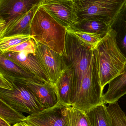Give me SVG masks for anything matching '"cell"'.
Here are the masks:
<instances>
[{
    "instance_id": "obj_1",
    "label": "cell",
    "mask_w": 126,
    "mask_h": 126,
    "mask_svg": "<svg viewBox=\"0 0 126 126\" xmlns=\"http://www.w3.org/2000/svg\"><path fill=\"white\" fill-rule=\"evenodd\" d=\"M61 55L65 66L72 72L70 105L87 112L104 103L96 47L67 30L65 48Z\"/></svg>"
},
{
    "instance_id": "obj_2",
    "label": "cell",
    "mask_w": 126,
    "mask_h": 126,
    "mask_svg": "<svg viewBox=\"0 0 126 126\" xmlns=\"http://www.w3.org/2000/svg\"><path fill=\"white\" fill-rule=\"evenodd\" d=\"M66 33L67 29L40 6L32 21L30 31L36 42L61 55L65 48Z\"/></svg>"
},
{
    "instance_id": "obj_3",
    "label": "cell",
    "mask_w": 126,
    "mask_h": 126,
    "mask_svg": "<svg viewBox=\"0 0 126 126\" xmlns=\"http://www.w3.org/2000/svg\"><path fill=\"white\" fill-rule=\"evenodd\" d=\"M116 32L111 28L96 47L98 57L101 87L105 86L124 70L126 58L116 41Z\"/></svg>"
},
{
    "instance_id": "obj_4",
    "label": "cell",
    "mask_w": 126,
    "mask_h": 126,
    "mask_svg": "<svg viewBox=\"0 0 126 126\" xmlns=\"http://www.w3.org/2000/svg\"><path fill=\"white\" fill-rule=\"evenodd\" d=\"M78 21L94 19L111 25L126 0H72Z\"/></svg>"
},
{
    "instance_id": "obj_5",
    "label": "cell",
    "mask_w": 126,
    "mask_h": 126,
    "mask_svg": "<svg viewBox=\"0 0 126 126\" xmlns=\"http://www.w3.org/2000/svg\"><path fill=\"white\" fill-rule=\"evenodd\" d=\"M12 90L0 89V100L20 113L31 114L44 109L34 94L23 85L13 81Z\"/></svg>"
},
{
    "instance_id": "obj_6",
    "label": "cell",
    "mask_w": 126,
    "mask_h": 126,
    "mask_svg": "<svg viewBox=\"0 0 126 126\" xmlns=\"http://www.w3.org/2000/svg\"><path fill=\"white\" fill-rule=\"evenodd\" d=\"M44 0H0V37L16 20Z\"/></svg>"
},
{
    "instance_id": "obj_7",
    "label": "cell",
    "mask_w": 126,
    "mask_h": 126,
    "mask_svg": "<svg viewBox=\"0 0 126 126\" xmlns=\"http://www.w3.org/2000/svg\"><path fill=\"white\" fill-rule=\"evenodd\" d=\"M68 105L58 102L53 107L30 114L23 122L31 126H69Z\"/></svg>"
},
{
    "instance_id": "obj_8",
    "label": "cell",
    "mask_w": 126,
    "mask_h": 126,
    "mask_svg": "<svg viewBox=\"0 0 126 126\" xmlns=\"http://www.w3.org/2000/svg\"><path fill=\"white\" fill-rule=\"evenodd\" d=\"M35 56L51 83L55 87L57 81L65 69L62 55L46 46L37 43Z\"/></svg>"
},
{
    "instance_id": "obj_9",
    "label": "cell",
    "mask_w": 126,
    "mask_h": 126,
    "mask_svg": "<svg viewBox=\"0 0 126 126\" xmlns=\"http://www.w3.org/2000/svg\"><path fill=\"white\" fill-rule=\"evenodd\" d=\"M14 81L29 89L34 94L43 108H51L58 102L56 88L38 80L35 77L28 78L15 79Z\"/></svg>"
},
{
    "instance_id": "obj_10",
    "label": "cell",
    "mask_w": 126,
    "mask_h": 126,
    "mask_svg": "<svg viewBox=\"0 0 126 126\" xmlns=\"http://www.w3.org/2000/svg\"><path fill=\"white\" fill-rule=\"evenodd\" d=\"M41 6L67 29H72L78 22L72 0L54 1Z\"/></svg>"
},
{
    "instance_id": "obj_11",
    "label": "cell",
    "mask_w": 126,
    "mask_h": 126,
    "mask_svg": "<svg viewBox=\"0 0 126 126\" xmlns=\"http://www.w3.org/2000/svg\"><path fill=\"white\" fill-rule=\"evenodd\" d=\"M3 54L38 80L55 87L51 83L35 55L23 52H5Z\"/></svg>"
},
{
    "instance_id": "obj_12",
    "label": "cell",
    "mask_w": 126,
    "mask_h": 126,
    "mask_svg": "<svg viewBox=\"0 0 126 126\" xmlns=\"http://www.w3.org/2000/svg\"><path fill=\"white\" fill-rule=\"evenodd\" d=\"M108 88L103 94L104 103H112L126 94V65L124 71L108 83Z\"/></svg>"
},
{
    "instance_id": "obj_13",
    "label": "cell",
    "mask_w": 126,
    "mask_h": 126,
    "mask_svg": "<svg viewBox=\"0 0 126 126\" xmlns=\"http://www.w3.org/2000/svg\"><path fill=\"white\" fill-rule=\"evenodd\" d=\"M41 5L34 7L30 11L13 22L4 32L0 38L17 34H30L32 21Z\"/></svg>"
},
{
    "instance_id": "obj_14",
    "label": "cell",
    "mask_w": 126,
    "mask_h": 126,
    "mask_svg": "<svg viewBox=\"0 0 126 126\" xmlns=\"http://www.w3.org/2000/svg\"><path fill=\"white\" fill-rule=\"evenodd\" d=\"M65 69L55 84L58 102L70 105L72 88V72L65 66Z\"/></svg>"
},
{
    "instance_id": "obj_15",
    "label": "cell",
    "mask_w": 126,
    "mask_h": 126,
    "mask_svg": "<svg viewBox=\"0 0 126 126\" xmlns=\"http://www.w3.org/2000/svg\"><path fill=\"white\" fill-rule=\"evenodd\" d=\"M111 25L104 21L94 19L79 21L72 29L74 31H80L98 34L104 37L111 29Z\"/></svg>"
},
{
    "instance_id": "obj_16",
    "label": "cell",
    "mask_w": 126,
    "mask_h": 126,
    "mask_svg": "<svg viewBox=\"0 0 126 126\" xmlns=\"http://www.w3.org/2000/svg\"><path fill=\"white\" fill-rule=\"evenodd\" d=\"M117 33L116 41L126 58V2L111 26Z\"/></svg>"
},
{
    "instance_id": "obj_17",
    "label": "cell",
    "mask_w": 126,
    "mask_h": 126,
    "mask_svg": "<svg viewBox=\"0 0 126 126\" xmlns=\"http://www.w3.org/2000/svg\"><path fill=\"white\" fill-rule=\"evenodd\" d=\"M0 70L15 79L35 77L3 54L0 55Z\"/></svg>"
},
{
    "instance_id": "obj_18",
    "label": "cell",
    "mask_w": 126,
    "mask_h": 126,
    "mask_svg": "<svg viewBox=\"0 0 126 126\" xmlns=\"http://www.w3.org/2000/svg\"><path fill=\"white\" fill-rule=\"evenodd\" d=\"M86 113L91 126H112L110 115L104 103L92 108Z\"/></svg>"
},
{
    "instance_id": "obj_19",
    "label": "cell",
    "mask_w": 126,
    "mask_h": 126,
    "mask_svg": "<svg viewBox=\"0 0 126 126\" xmlns=\"http://www.w3.org/2000/svg\"><path fill=\"white\" fill-rule=\"evenodd\" d=\"M26 117L0 100V118L9 124L15 125L23 122Z\"/></svg>"
},
{
    "instance_id": "obj_20",
    "label": "cell",
    "mask_w": 126,
    "mask_h": 126,
    "mask_svg": "<svg viewBox=\"0 0 126 126\" xmlns=\"http://www.w3.org/2000/svg\"><path fill=\"white\" fill-rule=\"evenodd\" d=\"M67 112L69 126H91L85 112L69 105Z\"/></svg>"
},
{
    "instance_id": "obj_21",
    "label": "cell",
    "mask_w": 126,
    "mask_h": 126,
    "mask_svg": "<svg viewBox=\"0 0 126 126\" xmlns=\"http://www.w3.org/2000/svg\"><path fill=\"white\" fill-rule=\"evenodd\" d=\"M107 110L112 126H126V115L117 102L109 104Z\"/></svg>"
},
{
    "instance_id": "obj_22",
    "label": "cell",
    "mask_w": 126,
    "mask_h": 126,
    "mask_svg": "<svg viewBox=\"0 0 126 126\" xmlns=\"http://www.w3.org/2000/svg\"><path fill=\"white\" fill-rule=\"evenodd\" d=\"M32 38L30 34H17L0 38V54L3 53L9 48L20 44Z\"/></svg>"
},
{
    "instance_id": "obj_23",
    "label": "cell",
    "mask_w": 126,
    "mask_h": 126,
    "mask_svg": "<svg viewBox=\"0 0 126 126\" xmlns=\"http://www.w3.org/2000/svg\"><path fill=\"white\" fill-rule=\"evenodd\" d=\"M37 43L32 38L15 46L10 47L4 51L3 53L7 52L24 53L33 54L35 55ZM2 53V54H3Z\"/></svg>"
},
{
    "instance_id": "obj_24",
    "label": "cell",
    "mask_w": 126,
    "mask_h": 126,
    "mask_svg": "<svg viewBox=\"0 0 126 126\" xmlns=\"http://www.w3.org/2000/svg\"><path fill=\"white\" fill-rule=\"evenodd\" d=\"M80 40L90 46L96 47L103 37L100 35L80 31H74L67 29Z\"/></svg>"
},
{
    "instance_id": "obj_25",
    "label": "cell",
    "mask_w": 126,
    "mask_h": 126,
    "mask_svg": "<svg viewBox=\"0 0 126 126\" xmlns=\"http://www.w3.org/2000/svg\"><path fill=\"white\" fill-rule=\"evenodd\" d=\"M15 79L0 71V88L6 90H12L13 88V83Z\"/></svg>"
},
{
    "instance_id": "obj_26",
    "label": "cell",
    "mask_w": 126,
    "mask_h": 126,
    "mask_svg": "<svg viewBox=\"0 0 126 126\" xmlns=\"http://www.w3.org/2000/svg\"><path fill=\"white\" fill-rule=\"evenodd\" d=\"M0 126H12L9 124L6 121L3 120L2 118H0Z\"/></svg>"
},
{
    "instance_id": "obj_27",
    "label": "cell",
    "mask_w": 126,
    "mask_h": 126,
    "mask_svg": "<svg viewBox=\"0 0 126 126\" xmlns=\"http://www.w3.org/2000/svg\"><path fill=\"white\" fill-rule=\"evenodd\" d=\"M12 126H29L28 124H26V123L24 122H21L15 125H13Z\"/></svg>"
},
{
    "instance_id": "obj_28",
    "label": "cell",
    "mask_w": 126,
    "mask_h": 126,
    "mask_svg": "<svg viewBox=\"0 0 126 126\" xmlns=\"http://www.w3.org/2000/svg\"><path fill=\"white\" fill-rule=\"evenodd\" d=\"M55 0H44V1L43 3H42L43 4L46 3H49V2H51V1H54Z\"/></svg>"
}]
</instances>
